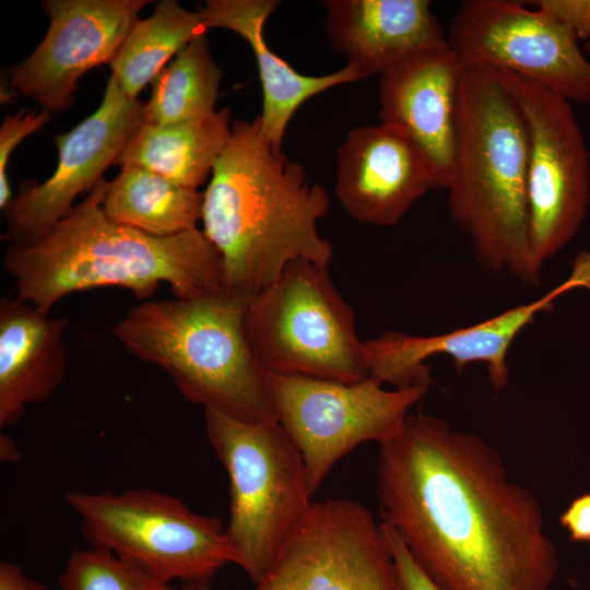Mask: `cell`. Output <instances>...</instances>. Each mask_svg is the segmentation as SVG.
<instances>
[{
    "instance_id": "cell-1",
    "label": "cell",
    "mask_w": 590,
    "mask_h": 590,
    "mask_svg": "<svg viewBox=\"0 0 590 590\" xmlns=\"http://www.w3.org/2000/svg\"><path fill=\"white\" fill-rule=\"evenodd\" d=\"M376 491L381 522L441 590H551L542 507L480 436L409 414L379 445Z\"/></svg>"
},
{
    "instance_id": "cell-2",
    "label": "cell",
    "mask_w": 590,
    "mask_h": 590,
    "mask_svg": "<svg viewBox=\"0 0 590 590\" xmlns=\"http://www.w3.org/2000/svg\"><path fill=\"white\" fill-rule=\"evenodd\" d=\"M202 193V232L220 255L225 292L249 299L298 259L329 267L333 249L317 223L330 198L271 144L259 116L233 121Z\"/></svg>"
},
{
    "instance_id": "cell-3",
    "label": "cell",
    "mask_w": 590,
    "mask_h": 590,
    "mask_svg": "<svg viewBox=\"0 0 590 590\" xmlns=\"http://www.w3.org/2000/svg\"><path fill=\"white\" fill-rule=\"evenodd\" d=\"M107 186L103 177L40 237L9 244L2 264L16 297L49 315L64 296L97 287H122L143 302L163 283L178 298L223 290L220 255L202 229L157 237L116 223L102 206Z\"/></svg>"
},
{
    "instance_id": "cell-4",
    "label": "cell",
    "mask_w": 590,
    "mask_h": 590,
    "mask_svg": "<svg viewBox=\"0 0 590 590\" xmlns=\"http://www.w3.org/2000/svg\"><path fill=\"white\" fill-rule=\"evenodd\" d=\"M448 208L480 263L534 285L527 202V137L495 70L463 64L457 96Z\"/></svg>"
},
{
    "instance_id": "cell-5",
    "label": "cell",
    "mask_w": 590,
    "mask_h": 590,
    "mask_svg": "<svg viewBox=\"0 0 590 590\" xmlns=\"http://www.w3.org/2000/svg\"><path fill=\"white\" fill-rule=\"evenodd\" d=\"M247 298L224 290L144 300L113 333L133 356L161 367L182 397L247 422L276 421L268 373L247 339Z\"/></svg>"
},
{
    "instance_id": "cell-6",
    "label": "cell",
    "mask_w": 590,
    "mask_h": 590,
    "mask_svg": "<svg viewBox=\"0 0 590 590\" xmlns=\"http://www.w3.org/2000/svg\"><path fill=\"white\" fill-rule=\"evenodd\" d=\"M203 415L229 480L225 535L234 564L258 583L311 509L303 458L278 421L247 422L210 409Z\"/></svg>"
},
{
    "instance_id": "cell-7",
    "label": "cell",
    "mask_w": 590,
    "mask_h": 590,
    "mask_svg": "<svg viewBox=\"0 0 590 590\" xmlns=\"http://www.w3.org/2000/svg\"><path fill=\"white\" fill-rule=\"evenodd\" d=\"M245 329L267 373L346 384L369 377L355 314L327 266L298 259L249 298Z\"/></svg>"
},
{
    "instance_id": "cell-8",
    "label": "cell",
    "mask_w": 590,
    "mask_h": 590,
    "mask_svg": "<svg viewBox=\"0 0 590 590\" xmlns=\"http://www.w3.org/2000/svg\"><path fill=\"white\" fill-rule=\"evenodd\" d=\"M90 546L107 550L167 582L209 583L234 555L225 526L180 498L148 487L69 491Z\"/></svg>"
},
{
    "instance_id": "cell-9",
    "label": "cell",
    "mask_w": 590,
    "mask_h": 590,
    "mask_svg": "<svg viewBox=\"0 0 590 590\" xmlns=\"http://www.w3.org/2000/svg\"><path fill=\"white\" fill-rule=\"evenodd\" d=\"M267 378L276 421L300 452L311 495L359 445L394 437L430 387L387 390L370 376L354 384L273 373Z\"/></svg>"
},
{
    "instance_id": "cell-10",
    "label": "cell",
    "mask_w": 590,
    "mask_h": 590,
    "mask_svg": "<svg viewBox=\"0 0 590 590\" xmlns=\"http://www.w3.org/2000/svg\"><path fill=\"white\" fill-rule=\"evenodd\" d=\"M496 73L526 129L530 249L541 274L545 261L571 240L586 215L590 151L570 102L521 75Z\"/></svg>"
},
{
    "instance_id": "cell-11",
    "label": "cell",
    "mask_w": 590,
    "mask_h": 590,
    "mask_svg": "<svg viewBox=\"0 0 590 590\" xmlns=\"http://www.w3.org/2000/svg\"><path fill=\"white\" fill-rule=\"evenodd\" d=\"M447 40L462 64L511 72L568 102L590 105V60L579 42L557 21L522 2L463 1Z\"/></svg>"
},
{
    "instance_id": "cell-12",
    "label": "cell",
    "mask_w": 590,
    "mask_h": 590,
    "mask_svg": "<svg viewBox=\"0 0 590 590\" xmlns=\"http://www.w3.org/2000/svg\"><path fill=\"white\" fill-rule=\"evenodd\" d=\"M255 590H402L371 512L351 498L314 502Z\"/></svg>"
},
{
    "instance_id": "cell-13",
    "label": "cell",
    "mask_w": 590,
    "mask_h": 590,
    "mask_svg": "<svg viewBox=\"0 0 590 590\" xmlns=\"http://www.w3.org/2000/svg\"><path fill=\"white\" fill-rule=\"evenodd\" d=\"M143 104L128 96L110 74L99 107L70 131L55 137L58 165L44 182L24 181L2 209L9 244L32 241L62 220L74 199L92 190L116 164L142 119Z\"/></svg>"
},
{
    "instance_id": "cell-14",
    "label": "cell",
    "mask_w": 590,
    "mask_h": 590,
    "mask_svg": "<svg viewBox=\"0 0 590 590\" xmlns=\"http://www.w3.org/2000/svg\"><path fill=\"white\" fill-rule=\"evenodd\" d=\"M151 0H44L46 35L24 60L8 69L10 88L44 110L71 107L79 79L110 63L138 14Z\"/></svg>"
},
{
    "instance_id": "cell-15",
    "label": "cell",
    "mask_w": 590,
    "mask_h": 590,
    "mask_svg": "<svg viewBox=\"0 0 590 590\" xmlns=\"http://www.w3.org/2000/svg\"><path fill=\"white\" fill-rule=\"evenodd\" d=\"M577 286L590 287V261L582 257L577 258L568 280L542 297L470 327L429 337L384 332L364 341L369 376L394 388L432 386L426 361L435 355H446L453 361L459 374L469 364H485L493 388L502 391L509 382L507 358L515 339L540 312L547 311L559 295Z\"/></svg>"
},
{
    "instance_id": "cell-16",
    "label": "cell",
    "mask_w": 590,
    "mask_h": 590,
    "mask_svg": "<svg viewBox=\"0 0 590 590\" xmlns=\"http://www.w3.org/2000/svg\"><path fill=\"white\" fill-rule=\"evenodd\" d=\"M462 68L447 43L416 51L380 75V122L410 139L423 156L436 189H446L451 176Z\"/></svg>"
},
{
    "instance_id": "cell-17",
    "label": "cell",
    "mask_w": 590,
    "mask_h": 590,
    "mask_svg": "<svg viewBox=\"0 0 590 590\" xmlns=\"http://www.w3.org/2000/svg\"><path fill=\"white\" fill-rule=\"evenodd\" d=\"M432 189L435 182L423 156L392 126L355 127L337 151L334 193L361 223L397 225Z\"/></svg>"
},
{
    "instance_id": "cell-18",
    "label": "cell",
    "mask_w": 590,
    "mask_h": 590,
    "mask_svg": "<svg viewBox=\"0 0 590 590\" xmlns=\"http://www.w3.org/2000/svg\"><path fill=\"white\" fill-rule=\"evenodd\" d=\"M322 5L331 48L361 79L448 43L426 0H326Z\"/></svg>"
},
{
    "instance_id": "cell-19",
    "label": "cell",
    "mask_w": 590,
    "mask_h": 590,
    "mask_svg": "<svg viewBox=\"0 0 590 590\" xmlns=\"http://www.w3.org/2000/svg\"><path fill=\"white\" fill-rule=\"evenodd\" d=\"M67 317H50L19 297L0 299V426L49 400L66 376Z\"/></svg>"
},
{
    "instance_id": "cell-20",
    "label": "cell",
    "mask_w": 590,
    "mask_h": 590,
    "mask_svg": "<svg viewBox=\"0 0 590 590\" xmlns=\"http://www.w3.org/2000/svg\"><path fill=\"white\" fill-rule=\"evenodd\" d=\"M280 5L276 0H206L198 11L202 25L229 30L251 47L262 87V129L275 149H281L293 115L310 97L333 86L361 80L358 73L345 66L320 75L295 71L266 44L263 26Z\"/></svg>"
},
{
    "instance_id": "cell-21",
    "label": "cell",
    "mask_w": 590,
    "mask_h": 590,
    "mask_svg": "<svg viewBox=\"0 0 590 590\" xmlns=\"http://www.w3.org/2000/svg\"><path fill=\"white\" fill-rule=\"evenodd\" d=\"M232 135L231 110L191 120L154 125L141 119L116 164L135 165L182 187L197 189Z\"/></svg>"
},
{
    "instance_id": "cell-22",
    "label": "cell",
    "mask_w": 590,
    "mask_h": 590,
    "mask_svg": "<svg viewBox=\"0 0 590 590\" xmlns=\"http://www.w3.org/2000/svg\"><path fill=\"white\" fill-rule=\"evenodd\" d=\"M103 199L106 216L149 235L168 237L198 228L203 193L135 165L120 166Z\"/></svg>"
},
{
    "instance_id": "cell-23",
    "label": "cell",
    "mask_w": 590,
    "mask_h": 590,
    "mask_svg": "<svg viewBox=\"0 0 590 590\" xmlns=\"http://www.w3.org/2000/svg\"><path fill=\"white\" fill-rule=\"evenodd\" d=\"M199 12L175 0L157 2L146 19H138L109 63L122 91L137 98L142 88L190 42L205 34Z\"/></svg>"
},
{
    "instance_id": "cell-24",
    "label": "cell",
    "mask_w": 590,
    "mask_h": 590,
    "mask_svg": "<svg viewBox=\"0 0 590 590\" xmlns=\"http://www.w3.org/2000/svg\"><path fill=\"white\" fill-rule=\"evenodd\" d=\"M223 73L213 59L206 33L186 45L154 78L142 119L165 125L215 111Z\"/></svg>"
},
{
    "instance_id": "cell-25",
    "label": "cell",
    "mask_w": 590,
    "mask_h": 590,
    "mask_svg": "<svg viewBox=\"0 0 590 590\" xmlns=\"http://www.w3.org/2000/svg\"><path fill=\"white\" fill-rule=\"evenodd\" d=\"M58 586L60 590H178L131 562L94 546L70 552Z\"/></svg>"
},
{
    "instance_id": "cell-26",
    "label": "cell",
    "mask_w": 590,
    "mask_h": 590,
    "mask_svg": "<svg viewBox=\"0 0 590 590\" xmlns=\"http://www.w3.org/2000/svg\"><path fill=\"white\" fill-rule=\"evenodd\" d=\"M52 114L48 110L26 111L20 109L14 115H7L0 128V208L1 210L13 198L9 177L8 163L13 150L28 135L42 129Z\"/></svg>"
},
{
    "instance_id": "cell-27",
    "label": "cell",
    "mask_w": 590,
    "mask_h": 590,
    "mask_svg": "<svg viewBox=\"0 0 590 590\" xmlns=\"http://www.w3.org/2000/svg\"><path fill=\"white\" fill-rule=\"evenodd\" d=\"M380 528L390 547L401 589L441 590L413 559L393 528L385 522H380Z\"/></svg>"
},
{
    "instance_id": "cell-28",
    "label": "cell",
    "mask_w": 590,
    "mask_h": 590,
    "mask_svg": "<svg viewBox=\"0 0 590 590\" xmlns=\"http://www.w3.org/2000/svg\"><path fill=\"white\" fill-rule=\"evenodd\" d=\"M531 3L567 28L578 42H590V0H536Z\"/></svg>"
},
{
    "instance_id": "cell-29",
    "label": "cell",
    "mask_w": 590,
    "mask_h": 590,
    "mask_svg": "<svg viewBox=\"0 0 590 590\" xmlns=\"http://www.w3.org/2000/svg\"><path fill=\"white\" fill-rule=\"evenodd\" d=\"M574 542H590V493L576 497L559 517Z\"/></svg>"
},
{
    "instance_id": "cell-30",
    "label": "cell",
    "mask_w": 590,
    "mask_h": 590,
    "mask_svg": "<svg viewBox=\"0 0 590 590\" xmlns=\"http://www.w3.org/2000/svg\"><path fill=\"white\" fill-rule=\"evenodd\" d=\"M0 590H48L46 586L27 575L17 564L0 562Z\"/></svg>"
},
{
    "instance_id": "cell-31",
    "label": "cell",
    "mask_w": 590,
    "mask_h": 590,
    "mask_svg": "<svg viewBox=\"0 0 590 590\" xmlns=\"http://www.w3.org/2000/svg\"><path fill=\"white\" fill-rule=\"evenodd\" d=\"M0 452L1 459L4 461H14L15 457L20 456L13 439L3 434L0 437Z\"/></svg>"
},
{
    "instance_id": "cell-32",
    "label": "cell",
    "mask_w": 590,
    "mask_h": 590,
    "mask_svg": "<svg viewBox=\"0 0 590 590\" xmlns=\"http://www.w3.org/2000/svg\"><path fill=\"white\" fill-rule=\"evenodd\" d=\"M180 590H210V588H209V583L191 582V583H184Z\"/></svg>"
},
{
    "instance_id": "cell-33",
    "label": "cell",
    "mask_w": 590,
    "mask_h": 590,
    "mask_svg": "<svg viewBox=\"0 0 590 590\" xmlns=\"http://www.w3.org/2000/svg\"><path fill=\"white\" fill-rule=\"evenodd\" d=\"M585 49L588 54H590V42L589 43H586L585 45Z\"/></svg>"
}]
</instances>
